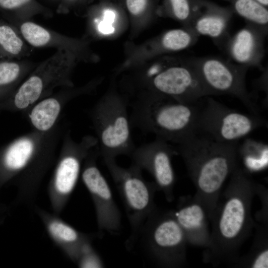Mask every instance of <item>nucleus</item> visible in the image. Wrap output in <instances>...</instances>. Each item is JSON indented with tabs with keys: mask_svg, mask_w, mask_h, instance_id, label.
Segmentation results:
<instances>
[{
	"mask_svg": "<svg viewBox=\"0 0 268 268\" xmlns=\"http://www.w3.org/2000/svg\"><path fill=\"white\" fill-rule=\"evenodd\" d=\"M229 177L210 217V241L203 252L204 261L214 265H234L256 225L251 208L257 182L240 165Z\"/></svg>",
	"mask_w": 268,
	"mask_h": 268,
	"instance_id": "1",
	"label": "nucleus"
},
{
	"mask_svg": "<svg viewBox=\"0 0 268 268\" xmlns=\"http://www.w3.org/2000/svg\"><path fill=\"white\" fill-rule=\"evenodd\" d=\"M239 144L217 141L197 132L175 146L196 188L194 197L204 206L209 220L225 182L240 165Z\"/></svg>",
	"mask_w": 268,
	"mask_h": 268,
	"instance_id": "2",
	"label": "nucleus"
},
{
	"mask_svg": "<svg viewBox=\"0 0 268 268\" xmlns=\"http://www.w3.org/2000/svg\"><path fill=\"white\" fill-rule=\"evenodd\" d=\"M199 103L149 93L131 105V126L176 145L198 132Z\"/></svg>",
	"mask_w": 268,
	"mask_h": 268,
	"instance_id": "3",
	"label": "nucleus"
},
{
	"mask_svg": "<svg viewBox=\"0 0 268 268\" xmlns=\"http://www.w3.org/2000/svg\"><path fill=\"white\" fill-rule=\"evenodd\" d=\"M48 132L37 131L16 139L0 157V169L7 179L14 180L21 203H33L52 162L53 147L45 145Z\"/></svg>",
	"mask_w": 268,
	"mask_h": 268,
	"instance_id": "4",
	"label": "nucleus"
},
{
	"mask_svg": "<svg viewBox=\"0 0 268 268\" xmlns=\"http://www.w3.org/2000/svg\"><path fill=\"white\" fill-rule=\"evenodd\" d=\"M126 101L118 94L103 97L90 111L99 154L104 158L131 156L135 148Z\"/></svg>",
	"mask_w": 268,
	"mask_h": 268,
	"instance_id": "5",
	"label": "nucleus"
},
{
	"mask_svg": "<svg viewBox=\"0 0 268 268\" xmlns=\"http://www.w3.org/2000/svg\"><path fill=\"white\" fill-rule=\"evenodd\" d=\"M140 235L143 248L158 266L164 268H180L187 262L185 235L172 210L157 207L150 213L141 229Z\"/></svg>",
	"mask_w": 268,
	"mask_h": 268,
	"instance_id": "6",
	"label": "nucleus"
},
{
	"mask_svg": "<svg viewBox=\"0 0 268 268\" xmlns=\"http://www.w3.org/2000/svg\"><path fill=\"white\" fill-rule=\"evenodd\" d=\"M107 167L121 197L129 221L131 234L130 245L137 239L148 215L156 207L155 193L158 190L154 182L146 181L141 169L133 163L128 168L118 165L115 158H104Z\"/></svg>",
	"mask_w": 268,
	"mask_h": 268,
	"instance_id": "7",
	"label": "nucleus"
},
{
	"mask_svg": "<svg viewBox=\"0 0 268 268\" xmlns=\"http://www.w3.org/2000/svg\"><path fill=\"white\" fill-rule=\"evenodd\" d=\"M74 60L70 52L57 50L40 63L13 94L14 108L24 110L50 95L57 88L72 87L70 74Z\"/></svg>",
	"mask_w": 268,
	"mask_h": 268,
	"instance_id": "8",
	"label": "nucleus"
},
{
	"mask_svg": "<svg viewBox=\"0 0 268 268\" xmlns=\"http://www.w3.org/2000/svg\"><path fill=\"white\" fill-rule=\"evenodd\" d=\"M210 95H229L237 97L250 113L260 115V108L248 92L246 83L248 67L216 57L190 58Z\"/></svg>",
	"mask_w": 268,
	"mask_h": 268,
	"instance_id": "9",
	"label": "nucleus"
},
{
	"mask_svg": "<svg viewBox=\"0 0 268 268\" xmlns=\"http://www.w3.org/2000/svg\"><path fill=\"white\" fill-rule=\"evenodd\" d=\"M264 126L267 122L260 115L241 113L207 96L200 108L198 132L217 141L234 143Z\"/></svg>",
	"mask_w": 268,
	"mask_h": 268,
	"instance_id": "10",
	"label": "nucleus"
},
{
	"mask_svg": "<svg viewBox=\"0 0 268 268\" xmlns=\"http://www.w3.org/2000/svg\"><path fill=\"white\" fill-rule=\"evenodd\" d=\"M92 135H85L76 142L68 133L48 192L54 212L60 215L66 206L77 182L81 166L90 151L97 145Z\"/></svg>",
	"mask_w": 268,
	"mask_h": 268,
	"instance_id": "11",
	"label": "nucleus"
},
{
	"mask_svg": "<svg viewBox=\"0 0 268 268\" xmlns=\"http://www.w3.org/2000/svg\"><path fill=\"white\" fill-rule=\"evenodd\" d=\"M94 148L83 163L82 179L93 201L99 230L118 233L121 227V212L107 180L97 165L100 155L97 145Z\"/></svg>",
	"mask_w": 268,
	"mask_h": 268,
	"instance_id": "12",
	"label": "nucleus"
},
{
	"mask_svg": "<svg viewBox=\"0 0 268 268\" xmlns=\"http://www.w3.org/2000/svg\"><path fill=\"white\" fill-rule=\"evenodd\" d=\"M176 155L175 146L155 137L151 142L135 147L130 156L133 163L152 175L158 190L163 193L169 202L174 199L176 178L172 160Z\"/></svg>",
	"mask_w": 268,
	"mask_h": 268,
	"instance_id": "13",
	"label": "nucleus"
},
{
	"mask_svg": "<svg viewBox=\"0 0 268 268\" xmlns=\"http://www.w3.org/2000/svg\"><path fill=\"white\" fill-rule=\"evenodd\" d=\"M150 93L184 102L197 103L209 96L194 67L188 61L167 67L149 81Z\"/></svg>",
	"mask_w": 268,
	"mask_h": 268,
	"instance_id": "14",
	"label": "nucleus"
},
{
	"mask_svg": "<svg viewBox=\"0 0 268 268\" xmlns=\"http://www.w3.org/2000/svg\"><path fill=\"white\" fill-rule=\"evenodd\" d=\"M172 211L185 235L188 244L207 248L210 237V220L202 204L194 196H181L176 209Z\"/></svg>",
	"mask_w": 268,
	"mask_h": 268,
	"instance_id": "15",
	"label": "nucleus"
},
{
	"mask_svg": "<svg viewBox=\"0 0 268 268\" xmlns=\"http://www.w3.org/2000/svg\"><path fill=\"white\" fill-rule=\"evenodd\" d=\"M268 29L247 23L230 36L224 48L234 63L248 67H260L265 54Z\"/></svg>",
	"mask_w": 268,
	"mask_h": 268,
	"instance_id": "16",
	"label": "nucleus"
},
{
	"mask_svg": "<svg viewBox=\"0 0 268 268\" xmlns=\"http://www.w3.org/2000/svg\"><path fill=\"white\" fill-rule=\"evenodd\" d=\"M34 210L53 242L72 262L76 263L82 245L93 236L81 232L64 221L59 215L35 206Z\"/></svg>",
	"mask_w": 268,
	"mask_h": 268,
	"instance_id": "17",
	"label": "nucleus"
},
{
	"mask_svg": "<svg viewBox=\"0 0 268 268\" xmlns=\"http://www.w3.org/2000/svg\"><path fill=\"white\" fill-rule=\"evenodd\" d=\"M192 8V18L186 27L192 29L199 36L209 37L216 45L224 48L230 37L228 30L231 13L213 6H207L203 11L197 7Z\"/></svg>",
	"mask_w": 268,
	"mask_h": 268,
	"instance_id": "18",
	"label": "nucleus"
},
{
	"mask_svg": "<svg viewBox=\"0 0 268 268\" xmlns=\"http://www.w3.org/2000/svg\"><path fill=\"white\" fill-rule=\"evenodd\" d=\"M73 95L67 94L61 98L60 94L45 97L34 104L29 114L30 122L35 129L47 132L53 129L66 102Z\"/></svg>",
	"mask_w": 268,
	"mask_h": 268,
	"instance_id": "19",
	"label": "nucleus"
},
{
	"mask_svg": "<svg viewBox=\"0 0 268 268\" xmlns=\"http://www.w3.org/2000/svg\"><path fill=\"white\" fill-rule=\"evenodd\" d=\"M239 162L247 173L262 171L268 167V146L262 141L246 137L238 148Z\"/></svg>",
	"mask_w": 268,
	"mask_h": 268,
	"instance_id": "20",
	"label": "nucleus"
},
{
	"mask_svg": "<svg viewBox=\"0 0 268 268\" xmlns=\"http://www.w3.org/2000/svg\"><path fill=\"white\" fill-rule=\"evenodd\" d=\"M256 231L250 251L239 257L234 265L240 268H268V224H256Z\"/></svg>",
	"mask_w": 268,
	"mask_h": 268,
	"instance_id": "21",
	"label": "nucleus"
},
{
	"mask_svg": "<svg viewBox=\"0 0 268 268\" xmlns=\"http://www.w3.org/2000/svg\"><path fill=\"white\" fill-rule=\"evenodd\" d=\"M26 47L15 29L0 21V57L18 58L26 55Z\"/></svg>",
	"mask_w": 268,
	"mask_h": 268,
	"instance_id": "22",
	"label": "nucleus"
},
{
	"mask_svg": "<svg viewBox=\"0 0 268 268\" xmlns=\"http://www.w3.org/2000/svg\"><path fill=\"white\" fill-rule=\"evenodd\" d=\"M235 11L247 23L268 29V10L256 0H233Z\"/></svg>",
	"mask_w": 268,
	"mask_h": 268,
	"instance_id": "23",
	"label": "nucleus"
},
{
	"mask_svg": "<svg viewBox=\"0 0 268 268\" xmlns=\"http://www.w3.org/2000/svg\"><path fill=\"white\" fill-rule=\"evenodd\" d=\"M32 66L30 63L24 61H0V93L16 86Z\"/></svg>",
	"mask_w": 268,
	"mask_h": 268,
	"instance_id": "24",
	"label": "nucleus"
},
{
	"mask_svg": "<svg viewBox=\"0 0 268 268\" xmlns=\"http://www.w3.org/2000/svg\"><path fill=\"white\" fill-rule=\"evenodd\" d=\"M199 36L188 27L170 30L163 34L160 40L161 47L164 50L178 51L193 46Z\"/></svg>",
	"mask_w": 268,
	"mask_h": 268,
	"instance_id": "25",
	"label": "nucleus"
},
{
	"mask_svg": "<svg viewBox=\"0 0 268 268\" xmlns=\"http://www.w3.org/2000/svg\"><path fill=\"white\" fill-rule=\"evenodd\" d=\"M92 241H87L81 248L76 262L80 268H103L105 266L102 258L93 247Z\"/></svg>",
	"mask_w": 268,
	"mask_h": 268,
	"instance_id": "26",
	"label": "nucleus"
},
{
	"mask_svg": "<svg viewBox=\"0 0 268 268\" xmlns=\"http://www.w3.org/2000/svg\"><path fill=\"white\" fill-rule=\"evenodd\" d=\"M171 14L187 26L191 20L193 8L189 0H168Z\"/></svg>",
	"mask_w": 268,
	"mask_h": 268,
	"instance_id": "27",
	"label": "nucleus"
},
{
	"mask_svg": "<svg viewBox=\"0 0 268 268\" xmlns=\"http://www.w3.org/2000/svg\"><path fill=\"white\" fill-rule=\"evenodd\" d=\"M256 195L259 196L262 209L256 214V219L261 224H268V199L267 188L259 183H256Z\"/></svg>",
	"mask_w": 268,
	"mask_h": 268,
	"instance_id": "28",
	"label": "nucleus"
},
{
	"mask_svg": "<svg viewBox=\"0 0 268 268\" xmlns=\"http://www.w3.org/2000/svg\"><path fill=\"white\" fill-rule=\"evenodd\" d=\"M148 0H126L129 11L135 16L143 13L148 7Z\"/></svg>",
	"mask_w": 268,
	"mask_h": 268,
	"instance_id": "29",
	"label": "nucleus"
},
{
	"mask_svg": "<svg viewBox=\"0 0 268 268\" xmlns=\"http://www.w3.org/2000/svg\"><path fill=\"white\" fill-rule=\"evenodd\" d=\"M30 0H0V6L5 9L13 10L22 7Z\"/></svg>",
	"mask_w": 268,
	"mask_h": 268,
	"instance_id": "30",
	"label": "nucleus"
},
{
	"mask_svg": "<svg viewBox=\"0 0 268 268\" xmlns=\"http://www.w3.org/2000/svg\"><path fill=\"white\" fill-rule=\"evenodd\" d=\"M98 29L100 32L104 34H109L114 31L112 23L104 19L99 23Z\"/></svg>",
	"mask_w": 268,
	"mask_h": 268,
	"instance_id": "31",
	"label": "nucleus"
},
{
	"mask_svg": "<svg viewBox=\"0 0 268 268\" xmlns=\"http://www.w3.org/2000/svg\"><path fill=\"white\" fill-rule=\"evenodd\" d=\"M265 6L268 5V0H256Z\"/></svg>",
	"mask_w": 268,
	"mask_h": 268,
	"instance_id": "32",
	"label": "nucleus"
}]
</instances>
